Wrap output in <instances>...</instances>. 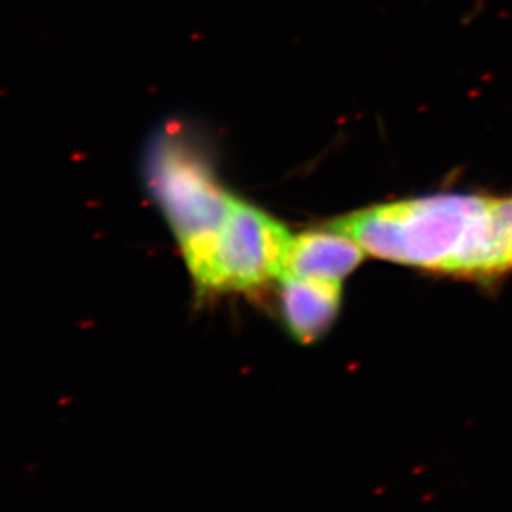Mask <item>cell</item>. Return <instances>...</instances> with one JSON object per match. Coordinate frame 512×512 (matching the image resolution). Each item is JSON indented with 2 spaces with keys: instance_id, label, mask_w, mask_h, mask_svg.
Returning a JSON list of instances; mask_svg holds the SVG:
<instances>
[{
  "instance_id": "5",
  "label": "cell",
  "mask_w": 512,
  "mask_h": 512,
  "mask_svg": "<svg viewBox=\"0 0 512 512\" xmlns=\"http://www.w3.org/2000/svg\"><path fill=\"white\" fill-rule=\"evenodd\" d=\"M365 253L353 238L331 228L301 233L291 238L285 275L341 285L360 266Z\"/></svg>"
},
{
  "instance_id": "4",
  "label": "cell",
  "mask_w": 512,
  "mask_h": 512,
  "mask_svg": "<svg viewBox=\"0 0 512 512\" xmlns=\"http://www.w3.org/2000/svg\"><path fill=\"white\" fill-rule=\"evenodd\" d=\"M280 283L286 331L301 345H313L335 325L341 305L340 285L286 275L281 276Z\"/></svg>"
},
{
  "instance_id": "1",
  "label": "cell",
  "mask_w": 512,
  "mask_h": 512,
  "mask_svg": "<svg viewBox=\"0 0 512 512\" xmlns=\"http://www.w3.org/2000/svg\"><path fill=\"white\" fill-rule=\"evenodd\" d=\"M330 228L381 260L481 285L512 275V195L438 193L366 208Z\"/></svg>"
},
{
  "instance_id": "3",
  "label": "cell",
  "mask_w": 512,
  "mask_h": 512,
  "mask_svg": "<svg viewBox=\"0 0 512 512\" xmlns=\"http://www.w3.org/2000/svg\"><path fill=\"white\" fill-rule=\"evenodd\" d=\"M290 243L275 218L238 200L217 237L185 265L200 296L252 291L285 275Z\"/></svg>"
},
{
  "instance_id": "2",
  "label": "cell",
  "mask_w": 512,
  "mask_h": 512,
  "mask_svg": "<svg viewBox=\"0 0 512 512\" xmlns=\"http://www.w3.org/2000/svg\"><path fill=\"white\" fill-rule=\"evenodd\" d=\"M142 178L187 263L227 222L237 198L218 183L182 124L158 128L143 148Z\"/></svg>"
}]
</instances>
